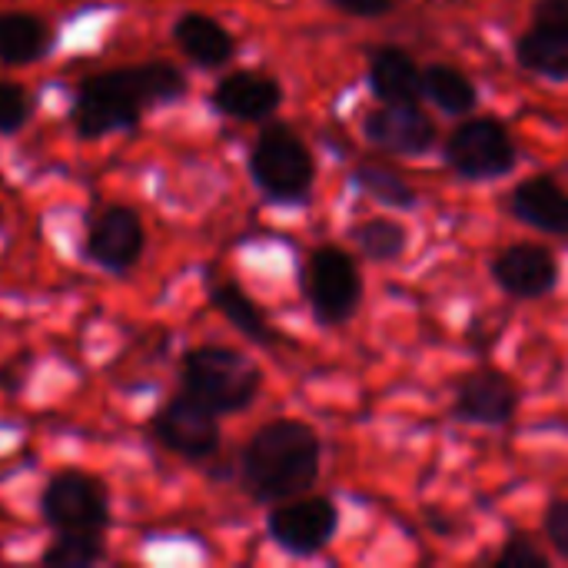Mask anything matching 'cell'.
I'll return each instance as SVG.
<instances>
[{
  "instance_id": "cell-14",
  "label": "cell",
  "mask_w": 568,
  "mask_h": 568,
  "mask_svg": "<svg viewBox=\"0 0 568 568\" xmlns=\"http://www.w3.org/2000/svg\"><path fill=\"white\" fill-rule=\"evenodd\" d=\"M516 409V389L499 373H479L463 383L459 393V416L473 423H503Z\"/></svg>"
},
{
  "instance_id": "cell-7",
  "label": "cell",
  "mask_w": 568,
  "mask_h": 568,
  "mask_svg": "<svg viewBox=\"0 0 568 568\" xmlns=\"http://www.w3.org/2000/svg\"><path fill=\"white\" fill-rule=\"evenodd\" d=\"M513 140L499 123L489 120H473L463 130L453 133L449 143V160L459 173L466 176H496L513 166Z\"/></svg>"
},
{
  "instance_id": "cell-29",
  "label": "cell",
  "mask_w": 568,
  "mask_h": 568,
  "mask_svg": "<svg viewBox=\"0 0 568 568\" xmlns=\"http://www.w3.org/2000/svg\"><path fill=\"white\" fill-rule=\"evenodd\" d=\"M539 20L568 23V0H539Z\"/></svg>"
},
{
  "instance_id": "cell-9",
  "label": "cell",
  "mask_w": 568,
  "mask_h": 568,
  "mask_svg": "<svg viewBox=\"0 0 568 568\" xmlns=\"http://www.w3.org/2000/svg\"><path fill=\"white\" fill-rule=\"evenodd\" d=\"M87 246H90V256L97 263L113 266V270H126L136 263V256L143 250V226H140L133 210L110 206L93 220Z\"/></svg>"
},
{
  "instance_id": "cell-1",
  "label": "cell",
  "mask_w": 568,
  "mask_h": 568,
  "mask_svg": "<svg viewBox=\"0 0 568 568\" xmlns=\"http://www.w3.org/2000/svg\"><path fill=\"white\" fill-rule=\"evenodd\" d=\"M183 90V77L170 63H146L136 70H113L90 77L77 100V126L87 136H100L130 126L146 103L173 100Z\"/></svg>"
},
{
  "instance_id": "cell-26",
  "label": "cell",
  "mask_w": 568,
  "mask_h": 568,
  "mask_svg": "<svg viewBox=\"0 0 568 568\" xmlns=\"http://www.w3.org/2000/svg\"><path fill=\"white\" fill-rule=\"evenodd\" d=\"M499 566L503 568H546L542 552H536L526 539L519 542H509V549L499 556Z\"/></svg>"
},
{
  "instance_id": "cell-11",
  "label": "cell",
  "mask_w": 568,
  "mask_h": 568,
  "mask_svg": "<svg viewBox=\"0 0 568 568\" xmlns=\"http://www.w3.org/2000/svg\"><path fill=\"white\" fill-rule=\"evenodd\" d=\"M373 143L396 150V153H419L429 146L433 140V123L413 110V103H389L383 110H376L366 123Z\"/></svg>"
},
{
  "instance_id": "cell-21",
  "label": "cell",
  "mask_w": 568,
  "mask_h": 568,
  "mask_svg": "<svg viewBox=\"0 0 568 568\" xmlns=\"http://www.w3.org/2000/svg\"><path fill=\"white\" fill-rule=\"evenodd\" d=\"M216 306L246 333V336H253V339H270V333H266V323H263V316H260V310L236 290V286H220L216 290Z\"/></svg>"
},
{
  "instance_id": "cell-8",
  "label": "cell",
  "mask_w": 568,
  "mask_h": 568,
  "mask_svg": "<svg viewBox=\"0 0 568 568\" xmlns=\"http://www.w3.org/2000/svg\"><path fill=\"white\" fill-rule=\"evenodd\" d=\"M156 436L163 446H170L180 456L200 459L216 449V419L213 409L203 406L200 399H173L160 419H156Z\"/></svg>"
},
{
  "instance_id": "cell-22",
  "label": "cell",
  "mask_w": 568,
  "mask_h": 568,
  "mask_svg": "<svg viewBox=\"0 0 568 568\" xmlns=\"http://www.w3.org/2000/svg\"><path fill=\"white\" fill-rule=\"evenodd\" d=\"M356 243L376 256V260H389V256H399L403 243H406V233L403 226L389 223V220H369L356 230Z\"/></svg>"
},
{
  "instance_id": "cell-25",
  "label": "cell",
  "mask_w": 568,
  "mask_h": 568,
  "mask_svg": "<svg viewBox=\"0 0 568 568\" xmlns=\"http://www.w3.org/2000/svg\"><path fill=\"white\" fill-rule=\"evenodd\" d=\"M30 113V100L20 87L0 83V130H17Z\"/></svg>"
},
{
  "instance_id": "cell-3",
  "label": "cell",
  "mask_w": 568,
  "mask_h": 568,
  "mask_svg": "<svg viewBox=\"0 0 568 568\" xmlns=\"http://www.w3.org/2000/svg\"><path fill=\"white\" fill-rule=\"evenodd\" d=\"M183 379H186L190 396L210 406L213 413L243 409L256 396V386H260L256 366L246 356L233 349H220V346L190 353Z\"/></svg>"
},
{
  "instance_id": "cell-18",
  "label": "cell",
  "mask_w": 568,
  "mask_h": 568,
  "mask_svg": "<svg viewBox=\"0 0 568 568\" xmlns=\"http://www.w3.org/2000/svg\"><path fill=\"white\" fill-rule=\"evenodd\" d=\"M373 87L386 103H413L423 87V73L403 50H379L373 60Z\"/></svg>"
},
{
  "instance_id": "cell-6",
  "label": "cell",
  "mask_w": 568,
  "mask_h": 568,
  "mask_svg": "<svg viewBox=\"0 0 568 568\" xmlns=\"http://www.w3.org/2000/svg\"><path fill=\"white\" fill-rule=\"evenodd\" d=\"M306 286H310V300L323 320H346L359 303L356 266L349 263L346 253L329 250V246L310 260Z\"/></svg>"
},
{
  "instance_id": "cell-10",
  "label": "cell",
  "mask_w": 568,
  "mask_h": 568,
  "mask_svg": "<svg viewBox=\"0 0 568 568\" xmlns=\"http://www.w3.org/2000/svg\"><path fill=\"white\" fill-rule=\"evenodd\" d=\"M280 546L293 552H313L320 549L333 529H336V509L326 499H303L286 509H280L270 523Z\"/></svg>"
},
{
  "instance_id": "cell-17",
  "label": "cell",
  "mask_w": 568,
  "mask_h": 568,
  "mask_svg": "<svg viewBox=\"0 0 568 568\" xmlns=\"http://www.w3.org/2000/svg\"><path fill=\"white\" fill-rule=\"evenodd\" d=\"M176 43L190 60H196L203 67H216V63L230 60V53H233L230 33L203 13H190L176 23Z\"/></svg>"
},
{
  "instance_id": "cell-19",
  "label": "cell",
  "mask_w": 568,
  "mask_h": 568,
  "mask_svg": "<svg viewBox=\"0 0 568 568\" xmlns=\"http://www.w3.org/2000/svg\"><path fill=\"white\" fill-rule=\"evenodd\" d=\"M50 43V33L33 13H3L0 17V60L3 63H30Z\"/></svg>"
},
{
  "instance_id": "cell-24",
  "label": "cell",
  "mask_w": 568,
  "mask_h": 568,
  "mask_svg": "<svg viewBox=\"0 0 568 568\" xmlns=\"http://www.w3.org/2000/svg\"><path fill=\"white\" fill-rule=\"evenodd\" d=\"M359 180H363V186L369 190V193H376L379 200H389V203H399V206H406V203H413V190L399 180V176H393V173H386V170H363L359 173Z\"/></svg>"
},
{
  "instance_id": "cell-15",
  "label": "cell",
  "mask_w": 568,
  "mask_h": 568,
  "mask_svg": "<svg viewBox=\"0 0 568 568\" xmlns=\"http://www.w3.org/2000/svg\"><path fill=\"white\" fill-rule=\"evenodd\" d=\"M513 206L532 226L568 233V196L552 180H529L516 190Z\"/></svg>"
},
{
  "instance_id": "cell-23",
  "label": "cell",
  "mask_w": 568,
  "mask_h": 568,
  "mask_svg": "<svg viewBox=\"0 0 568 568\" xmlns=\"http://www.w3.org/2000/svg\"><path fill=\"white\" fill-rule=\"evenodd\" d=\"M97 559H100L97 542H93L90 536H77V532H67V539H63V542H57V546L43 556V562H47V566H57V568H80V566L97 562Z\"/></svg>"
},
{
  "instance_id": "cell-27",
  "label": "cell",
  "mask_w": 568,
  "mask_h": 568,
  "mask_svg": "<svg viewBox=\"0 0 568 568\" xmlns=\"http://www.w3.org/2000/svg\"><path fill=\"white\" fill-rule=\"evenodd\" d=\"M546 529H549V539L556 542V549H559L562 556H568V503H559V506L549 509Z\"/></svg>"
},
{
  "instance_id": "cell-4",
  "label": "cell",
  "mask_w": 568,
  "mask_h": 568,
  "mask_svg": "<svg viewBox=\"0 0 568 568\" xmlns=\"http://www.w3.org/2000/svg\"><path fill=\"white\" fill-rule=\"evenodd\" d=\"M253 173L273 196H300L310 190L313 160L310 150L290 130H270L253 150Z\"/></svg>"
},
{
  "instance_id": "cell-2",
  "label": "cell",
  "mask_w": 568,
  "mask_h": 568,
  "mask_svg": "<svg viewBox=\"0 0 568 568\" xmlns=\"http://www.w3.org/2000/svg\"><path fill=\"white\" fill-rule=\"evenodd\" d=\"M320 469V443L303 423H273L256 433L246 449V479L263 499H290L313 486Z\"/></svg>"
},
{
  "instance_id": "cell-16",
  "label": "cell",
  "mask_w": 568,
  "mask_h": 568,
  "mask_svg": "<svg viewBox=\"0 0 568 568\" xmlns=\"http://www.w3.org/2000/svg\"><path fill=\"white\" fill-rule=\"evenodd\" d=\"M519 57L529 70L568 77V23L539 20L519 43Z\"/></svg>"
},
{
  "instance_id": "cell-13",
  "label": "cell",
  "mask_w": 568,
  "mask_h": 568,
  "mask_svg": "<svg viewBox=\"0 0 568 568\" xmlns=\"http://www.w3.org/2000/svg\"><path fill=\"white\" fill-rule=\"evenodd\" d=\"M280 103V87L260 73H233L216 87V106L240 120H256L273 113Z\"/></svg>"
},
{
  "instance_id": "cell-20",
  "label": "cell",
  "mask_w": 568,
  "mask_h": 568,
  "mask_svg": "<svg viewBox=\"0 0 568 568\" xmlns=\"http://www.w3.org/2000/svg\"><path fill=\"white\" fill-rule=\"evenodd\" d=\"M423 87H426V93H429L443 110H449V113H463V110H469V106L476 103L473 83H469L459 70H453V67H433V70L423 77Z\"/></svg>"
},
{
  "instance_id": "cell-28",
  "label": "cell",
  "mask_w": 568,
  "mask_h": 568,
  "mask_svg": "<svg viewBox=\"0 0 568 568\" xmlns=\"http://www.w3.org/2000/svg\"><path fill=\"white\" fill-rule=\"evenodd\" d=\"M343 10L349 13H363V17H376V13H386L393 7V0H336Z\"/></svg>"
},
{
  "instance_id": "cell-5",
  "label": "cell",
  "mask_w": 568,
  "mask_h": 568,
  "mask_svg": "<svg viewBox=\"0 0 568 568\" xmlns=\"http://www.w3.org/2000/svg\"><path fill=\"white\" fill-rule=\"evenodd\" d=\"M43 513L57 529L90 536L106 526V496L93 479L80 473H60L43 493Z\"/></svg>"
},
{
  "instance_id": "cell-12",
  "label": "cell",
  "mask_w": 568,
  "mask_h": 568,
  "mask_svg": "<svg viewBox=\"0 0 568 568\" xmlns=\"http://www.w3.org/2000/svg\"><path fill=\"white\" fill-rule=\"evenodd\" d=\"M496 276L516 296H542L556 283V260L542 246H513L496 260Z\"/></svg>"
}]
</instances>
